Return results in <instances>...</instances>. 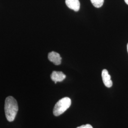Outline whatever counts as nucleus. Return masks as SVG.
<instances>
[{"label":"nucleus","mask_w":128,"mask_h":128,"mask_svg":"<svg viewBox=\"0 0 128 128\" xmlns=\"http://www.w3.org/2000/svg\"><path fill=\"white\" fill-rule=\"evenodd\" d=\"M48 58L50 61L53 62L55 65L58 66L61 63L62 58L60 55L55 51H52L48 53Z\"/></svg>","instance_id":"obj_3"},{"label":"nucleus","mask_w":128,"mask_h":128,"mask_svg":"<svg viewBox=\"0 0 128 128\" xmlns=\"http://www.w3.org/2000/svg\"><path fill=\"white\" fill-rule=\"evenodd\" d=\"M76 128H93V127L90 124H86V125H82V126L78 127Z\"/></svg>","instance_id":"obj_8"},{"label":"nucleus","mask_w":128,"mask_h":128,"mask_svg":"<svg viewBox=\"0 0 128 128\" xmlns=\"http://www.w3.org/2000/svg\"><path fill=\"white\" fill-rule=\"evenodd\" d=\"M66 4L69 9L75 12H78L80 7V4L79 0H66Z\"/></svg>","instance_id":"obj_6"},{"label":"nucleus","mask_w":128,"mask_h":128,"mask_svg":"<svg viewBox=\"0 0 128 128\" xmlns=\"http://www.w3.org/2000/svg\"><path fill=\"white\" fill-rule=\"evenodd\" d=\"M71 104V100L68 97L62 98L55 104L53 109V114L56 116H58L63 114L68 109Z\"/></svg>","instance_id":"obj_2"},{"label":"nucleus","mask_w":128,"mask_h":128,"mask_svg":"<svg viewBox=\"0 0 128 128\" xmlns=\"http://www.w3.org/2000/svg\"><path fill=\"white\" fill-rule=\"evenodd\" d=\"M66 78V76L61 71H53L51 74V78L55 84L60 82L64 80Z\"/></svg>","instance_id":"obj_5"},{"label":"nucleus","mask_w":128,"mask_h":128,"mask_svg":"<svg viewBox=\"0 0 128 128\" xmlns=\"http://www.w3.org/2000/svg\"><path fill=\"white\" fill-rule=\"evenodd\" d=\"M124 1H125V2H126V4H127L128 5V0H124Z\"/></svg>","instance_id":"obj_9"},{"label":"nucleus","mask_w":128,"mask_h":128,"mask_svg":"<svg viewBox=\"0 0 128 128\" xmlns=\"http://www.w3.org/2000/svg\"><path fill=\"white\" fill-rule=\"evenodd\" d=\"M102 81L105 86L110 88L112 86V82L111 80L110 76L106 69H104L102 72Z\"/></svg>","instance_id":"obj_4"},{"label":"nucleus","mask_w":128,"mask_h":128,"mask_svg":"<svg viewBox=\"0 0 128 128\" xmlns=\"http://www.w3.org/2000/svg\"><path fill=\"white\" fill-rule=\"evenodd\" d=\"M127 50H128V44H127Z\"/></svg>","instance_id":"obj_10"},{"label":"nucleus","mask_w":128,"mask_h":128,"mask_svg":"<svg viewBox=\"0 0 128 128\" xmlns=\"http://www.w3.org/2000/svg\"><path fill=\"white\" fill-rule=\"evenodd\" d=\"M92 4L96 8H100L104 3V0H90Z\"/></svg>","instance_id":"obj_7"},{"label":"nucleus","mask_w":128,"mask_h":128,"mask_svg":"<svg viewBox=\"0 0 128 128\" xmlns=\"http://www.w3.org/2000/svg\"><path fill=\"white\" fill-rule=\"evenodd\" d=\"M17 102L12 96L7 97L5 101V114L6 119L10 122H13L18 111Z\"/></svg>","instance_id":"obj_1"}]
</instances>
